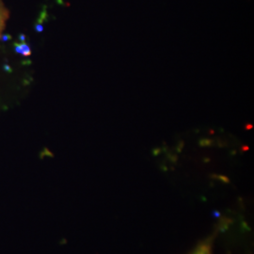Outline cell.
Masks as SVG:
<instances>
[{
	"label": "cell",
	"instance_id": "1",
	"mask_svg": "<svg viewBox=\"0 0 254 254\" xmlns=\"http://www.w3.org/2000/svg\"><path fill=\"white\" fill-rule=\"evenodd\" d=\"M9 9L6 8L3 0H0V38L3 30L6 27V23L9 19Z\"/></svg>",
	"mask_w": 254,
	"mask_h": 254
},
{
	"label": "cell",
	"instance_id": "3",
	"mask_svg": "<svg viewBox=\"0 0 254 254\" xmlns=\"http://www.w3.org/2000/svg\"><path fill=\"white\" fill-rule=\"evenodd\" d=\"M21 47H22V50H23V54H22L23 56L27 57V56H30V55H31V50H30V47H29V46H27L26 44H22Z\"/></svg>",
	"mask_w": 254,
	"mask_h": 254
},
{
	"label": "cell",
	"instance_id": "2",
	"mask_svg": "<svg viewBox=\"0 0 254 254\" xmlns=\"http://www.w3.org/2000/svg\"><path fill=\"white\" fill-rule=\"evenodd\" d=\"M190 254H212V249L207 243H203L202 245L196 248Z\"/></svg>",
	"mask_w": 254,
	"mask_h": 254
}]
</instances>
